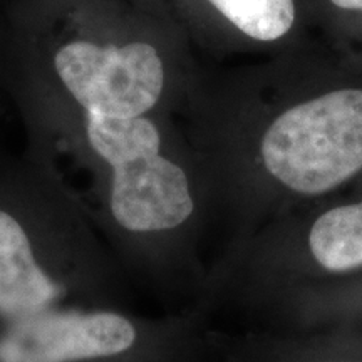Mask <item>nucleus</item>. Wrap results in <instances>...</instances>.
I'll list each match as a JSON object with an SVG mask.
<instances>
[{"mask_svg": "<svg viewBox=\"0 0 362 362\" xmlns=\"http://www.w3.org/2000/svg\"><path fill=\"white\" fill-rule=\"evenodd\" d=\"M309 245L324 269L344 272L362 265V202L337 206L312 225Z\"/></svg>", "mask_w": 362, "mask_h": 362, "instance_id": "obj_7", "label": "nucleus"}, {"mask_svg": "<svg viewBox=\"0 0 362 362\" xmlns=\"http://www.w3.org/2000/svg\"><path fill=\"white\" fill-rule=\"evenodd\" d=\"M260 155L293 192L339 187L362 170V88H334L279 112L264 131Z\"/></svg>", "mask_w": 362, "mask_h": 362, "instance_id": "obj_2", "label": "nucleus"}, {"mask_svg": "<svg viewBox=\"0 0 362 362\" xmlns=\"http://www.w3.org/2000/svg\"><path fill=\"white\" fill-rule=\"evenodd\" d=\"M112 309H61L0 324V362H176Z\"/></svg>", "mask_w": 362, "mask_h": 362, "instance_id": "obj_5", "label": "nucleus"}, {"mask_svg": "<svg viewBox=\"0 0 362 362\" xmlns=\"http://www.w3.org/2000/svg\"><path fill=\"white\" fill-rule=\"evenodd\" d=\"M322 362H351V361H322Z\"/></svg>", "mask_w": 362, "mask_h": 362, "instance_id": "obj_9", "label": "nucleus"}, {"mask_svg": "<svg viewBox=\"0 0 362 362\" xmlns=\"http://www.w3.org/2000/svg\"><path fill=\"white\" fill-rule=\"evenodd\" d=\"M90 151L110 166L107 206L126 232L173 230L193 214L188 176L161 153V131L148 116H84Z\"/></svg>", "mask_w": 362, "mask_h": 362, "instance_id": "obj_1", "label": "nucleus"}, {"mask_svg": "<svg viewBox=\"0 0 362 362\" xmlns=\"http://www.w3.org/2000/svg\"><path fill=\"white\" fill-rule=\"evenodd\" d=\"M79 260L54 248L33 211L0 197V324L61 309H107L79 284Z\"/></svg>", "mask_w": 362, "mask_h": 362, "instance_id": "obj_4", "label": "nucleus"}, {"mask_svg": "<svg viewBox=\"0 0 362 362\" xmlns=\"http://www.w3.org/2000/svg\"><path fill=\"white\" fill-rule=\"evenodd\" d=\"M309 8L325 30L362 42V0H309Z\"/></svg>", "mask_w": 362, "mask_h": 362, "instance_id": "obj_8", "label": "nucleus"}, {"mask_svg": "<svg viewBox=\"0 0 362 362\" xmlns=\"http://www.w3.org/2000/svg\"><path fill=\"white\" fill-rule=\"evenodd\" d=\"M54 74L84 115L148 116L165 94L166 59L151 37L74 39L54 54Z\"/></svg>", "mask_w": 362, "mask_h": 362, "instance_id": "obj_3", "label": "nucleus"}, {"mask_svg": "<svg viewBox=\"0 0 362 362\" xmlns=\"http://www.w3.org/2000/svg\"><path fill=\"white\" fill-rule=\"evenodd\" d=\"M216 30L240 42L274 45L296 37L310 17L309 0H197Z\"/></svg>", "mask_w": 362, "mask_h": 362, "instance_id": "obj_6", "label": "nucleus"}]
</instances>
